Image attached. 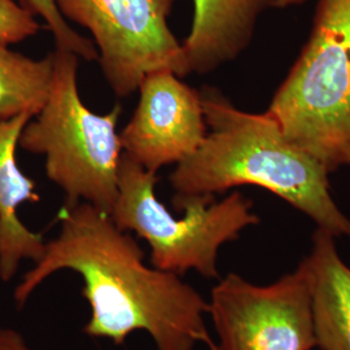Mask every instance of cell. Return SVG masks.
Instances as JSON below:
<instances>
[{"instance_id":"8992f818","label":"cell","mask_w":350,"mask_h":350,"mask_svg":"<svg viewBox=\"0 0 350 350\" xmlns=\"http://www.w3.org/2000/svg\"><path fill=\"white\" fill-rule=\"evenodd\" d=\"M65 20L88 29L113 92L124 99L146 75L187 77L182 43L169 27L175 0H53Z\"/></svg>"},{"instance_id":"7c38bea8","label":"cell","mask_w":350,"mask_h":350,"mask_svg":"<svg viewBox=\"0 0 350 350\" xmlns=\"http://www.w3.org/2000/svg\"><path fill=\"white\" fill-rule=\"evenodd\" d=\"M0 42V121L29 113L37 116L50 94L53 56L27 57Z\"/></svg>"},{"instance_id":"6da1fadb","label":"cell","mask_w":350,"mask_h":350,"mask_svg":"<svg viewBox=\"0 0 350 350\" xmlns=\"http://www.w3.org/2000/svg\"><path fill=\"white\" fill-rule=\"evenodd\" d=\"M59 235L46 243L14 289L23 308L44 280L62 270L82 276V296L91 309L83 331L90 338L122 345L131 334L144 331L157 350H193L199 342L213 347L205 315L209 304L180 275L144 262V252L112 217L88 202L59 213Z\"/></svg>"},{"instance_id":"4fadbf2b","label":"cell","mask_w":350,"mask_h":350,"mask_svg":"<svg viewBox=\"0 0 350 350\" xmlns=\"http://www.w3.org/2000/svg\"><path fill=\"white\" fill-rule=\"evenodd\" d=\"M23 7L34 16H39L49 27L57 50L69 51L86 62L98 60L95 43L79 36L59 12L53 0H21Z\"/></svg>"},{"instance_id":"277c9868","label":"cell","mask_w":350,"mask_h":350,"mask_svg":"<svg viewBox=\"0 0 350 350\" xmlns=\"http://www.w3.org/2000/svg\"><path fill=\"white\" fill-rule=\"evenodd\" d=\"M265 112L329 174L350 167V0H318L309 38Z\"/></svg>"},{"instance_id":"9a60e30c","label":"cell","mask_w":350,"mask_h":350,"mask_svg":"<svg viewBox=\"0 0 350 350\" xmlns=\"http://www.w3.org/2000/svg\"><path fill=\"white\" fill-rule=\"evenodd\" d=\"M0 350H31L25 338L12 328H0Z\"/></svg>"},{"instance_id":"5bb4252c","label":"cell","mask_w":350,"mask_h":350,"mask_svg":"<svg viewBox=\"0 0 350 350\" xmlns=\"http://www.w3.org/2000/svg\"><path fill=\"white\" fill-rule=\"evenodd\" d=\"M40 29L34 14L14 0H0V42L14 44L36 36Z\"/></svg>"},{"instance_id":"ba28073f","label":"cell","mask_w":350,"mask_h":350,"mask_svg":"<svg viewBox=\"0 0 350 350\" xmlns=\"http://www.w3.org/2000/svg\"><path fill=\"white\" fill-rule=\"evenodd\" d=\"M138 91V105L120 140L126 156L157 174L192 156L206 137L200 91L169 69L146 75Z\"/></svg>"},{"instance_id":"2e32d148","label":"cell","mask_w":350,"mask_h":350,"mask_svg":"<svg viewBox=\"0 0 350 350\" xmlns=\"http://www.w3.org/2000/svg\"><path fill=\"white\" fill-rule=\"evenodd\" d=\"M308 0H282L280 1V8H287V7H293V5H301L306 3Z\"/></svg>"},{"instance_id":"5b68a950","label":"cell","mask_w":350,"mask_h":350,"mask_svg":"<svg viewBox=\"0 0 350 350\" xmlns=\"http://www.w3.org/2000/svg\"><path fill=\"white\" fill-rule=\"evenodd\" d=\"M157 174L147 172L122 152L118 166V196L111 217L116 226L135 232L150 248V265L183 275L196 271L219 279L218 253L250 226L260 224L253 201L240 192L222 200L195 196L173 200L176 218L156 196Z\"/></svg>"},{"instance_id":"52a82bcc","label":"cell","mask_w":350,"mask_h":350,"mask_svg":"<svg viewBox=\"0 0 350 350\" xmlns=\"http://www.w3.org/2000/svg\"><path fill=\"white\" fill-rule=\"evenodd\" d=\"M208 315L218 336L213 350H312V297L302 265L275 283L253 284L230 273L213 287Z\"/></svg>"},{"instance_id":"30bf717a","label":"cell","mask_w":350,"mask_h":350,"mask_svg":"<svg viewBox=\"0 0 350 350\" xmlns=\"http://www.w3.org/2000/svg\"><path fill=\"white\" fill-rule=\"evenodd\" d=\"M33 117L24 113L0 121V279L5 283L24 260L37 262L46 250L43 237L29 230L17 214L24 202L40 200L36 182L23 173L16 159L21 133Z\"/></svg>"},{"instance_id":"7a4b0ae2","label":"cell","mask_w":350,"mask_h":350,"mask_svg":"<svg viewBox=\"0 0 350 350\" xmlns=\"http://www.w3.org/2000/svg\"><path fill=\"white\" fill-rule=\"evenodd\" d=\"M208 133L200 148L169 176L173 200L214 198L256 186L312 218L335 238L350 239V219L334 200L328 170L288 138L266 112H244L217 88L200 91Z\"/></svg>"},{"instance_id":"8fae6325","label":"cell","mask_w":350,"mask_h":350,"mask_svg":"<svg viewBox=\"0 0 350 350\" xmlns=\"http://www.w3.org/2000/svg\"><path fill=\"white\" fill-rule=\"evenodd\" d=\"M335 239L318 227L301 265L310 289L317 347L350 350V267L340 257Z\"/></svg>"},{"instance_id":"3957f363","label":"cell","mask_w":350,"mask_h":350,"mask_svg":"<svg viewBox=\"0 0 350 350\" xmlns=\"http://www.w3.org/2000/svg\"><path fill=\"white\" fill-rule=\"evenodd\" d=\"M50 94L24 127L18 146L46 157V175L63 189L65 208L88 202L111 215L118 196L122 146L117 124L122 108L107 114L90 111L79 96V57L55 50Z\"/></svg>"},{"instance_id":"9c48e42d","label":"cell","mask_w":350,"mask_h":350,"mask_svg":"<svg viewBox=\"0 0 350 350\" xmlns=\"http://www.w3.org/2000/svg\"><path fill=\"white\" fill-rule=\"evenodd\" d=\"M282 0H193L191 30L182 43L188 75H208L250 47L263 13Z\"/></svg>"}]
</instances>
